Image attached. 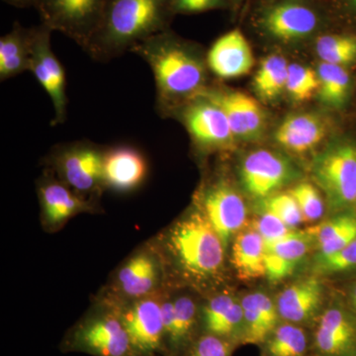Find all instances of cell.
Returning a JSON list of instances; mask_svg holds the SVG:
<instances>
[{"label": "cell", "mask_w": 356, "mask_h": 356, "mask_svg": "<svg viewBox=\"0 0 356 356\" xmlns=\"http://www.w3.org/2000/svg\"><path fill=\"white\" fill-rule=\"evenodd\" d=\"M131 51L151 67L156 83V109L161 116L177 113L207 88L206 57L165 31Z\"/></svg>", "instance_id": "1"}, {"label": "cell", "mask_w": 356, "mask_h": 356, "mask_svg": "<svg viewBox=\"0 0 356 356\" xmlns=\"http://www.w3.org/2000/svg\"><path fill=\"white\" fill-rule=\"evenodd\" d=\"M168 0H109L102 22L84 49L95 60L107 63L165 32Z\"/></svg>", "instance_id": "2"}, {"label": "cell", "mask_w": 356, "mask_h": 356, "mask_svg": "<svg viewBox=\"0 0 356 356\" xmlns=\"http://www.w3.org/2000/svg\"><path fill=\"white\" fill-rule=\"evenodd\" d=\"M165 245L175 266L194 282L215 280L224 269L226 248L197 208L170 227Z\"/></svg>", "instance_id": "3"}, {"label": "cell", "mask_w": 356, "mask_h": 356, "mask_svg": "<svg viewBox=\"0 0 356 356\" xmlns=\"http://www.w3.org/2000/svg\"><path fill=\"white\" fill-rule=\"evenodd\" d=\"M312 177L324 193L327 207L341 212L356 204V145L339 140L312 163Z\"/></svg>", "instance_id": "4"}, {"label": "cell", "mask_w": 356, "mask_h": 356, "mask_svg": "<svg viewBox=\"0 0 356 356\" xmlns=\"http://www.w3.org/2000/svg\"><path fill=\"white\" fill-rule=\"evenodd\" d=\"M62 350L92 356H139L115 308L81 320L65 336Z\"/></svg>", "instance_id": "5"}, {"label": "cell", "mask_w": 356, "mask_h": 356, "mask_svg": "<svg viewBox=\"0 0 356 356\" xmlns=\"http://www.w3.org/2000/svg\"><path fill=\"white\" fill-rule=\"evenodd\" d=\"M105 149L88 140L60 145L51 154V165L62 181L77 194L95 193L104 187Z\"/></svg>", "instance_id": "6"}, {"label": "cell", "mask_w": 356, "mask_h": 356, "mask_svg": "<svg viewBox=\"0 0 356 356\" xmlns=\"http://www.w3.org/2000/svg\"><path fill=\"white\" fill-rule=\"evenodd\" d=\"M321 24L320 13L308 0H277L262 9L257 19L266 36L282 43L310 38Z\"/></svg>", "instance_id": "7"}, {"label": "cell", "mask_w": 356, "mask_h": 356, "mask_svg": "<svg viewBox=\"0 0 356 356\" xmlns=\"http://www.w3.org/2000/svg\"><path fill=\"white\" fill-rule=\"evenodd\" d=\"M109 0H39L44 24L69 35L83 50L104 14Z\"/></svg>", "instance_id": "8"}, {"label": "cell", "mask_w": 356, "mask_h": 356, "mask_svg": "<svg viewBox=\"0 0 356 356\" xmlns=\"http://www.w3.org/2000/svg\"><path fill=\"white\" fill-rule=\"evenodd\" d=\"M51 31L46 25L30 31L31 58L29 72L34 74L50 97L55 112L51 125L56 126L67 120L69 98L64 67L51 49Z\"/></svg>", "instance_id": "9"}, {"label": "cell", "mask_w": 356, "mask_h": 356, "mask_svg": "<svg viewBox=\"0 0 356 356\" xmlns=\"http://www.w3.org/2000/svg\"><path fill=\"white\" fill-rule=\"evenodd\" d=\"M175 115L181 119L201 151H227L235 145L236 140L226 115L204 96L194 98Z\"/></svg>", "instance_id": "10"}, {"label": "cell", "mask_w": 356, "mask_h": 356, "mask_svg": "<svg viewBox=\"0 0 356 356\" xmlns=\"http://www.w3.org/2000/svg\"><path fill=\"white\" fill-rule=\"evenodd\" d=\"M161 300L152 294L116 309L139 356L165 355Z\"/></svg>", "instance_id": "11"}, {"label": "cell", "mask_w": 356, "mask_h": 356, "mask_svg": "<svg viewBox=\"0 0 356 356\" xmlns=\"http://www.w3.org/2000/svg\"><path fill=\"white\" fill-rule=\"evenodd\" d=\"M196 208L206 217L221 238L225 248L242 231L248 209L240 193L224 180L207 185L199 192Z\"/></svg>", "instance_id": "12"}, {"label": "cell", "mask_w": 356, "mask_h": 356, "mask_svg": "<svg viewBox=\"0 0 356 356\" xmlns=\"http://www.w3.org/2000/svg\"><path fill=\"white\" fill-rule=\"evenodd\" d=\"M296 177V168L285 156L266 149L248 154L240 165L243 189L259 200L277 193Z\"/></svg>", "instance_id": "13"}, {"label": "cell", "mask_w": 356, "mask_h": 356, "mask_svg": "<svg viewBox=\"0 0 356 356\" xmlns=\"http://www.w3.org/2000/svg\"><path fill=\"white\" fill-rule=\"evenodd\" d=\"M200 95L222 109L236 140H257L264 136L266 114L252 96L242 91L210 88H206Z\"/></svg>", "instance_id": "14"}, {"label": "cell", "mask_w": 356, "mask_h": 356, "mask_svg": "<svg viewBox=\"0 0 356 356\" xmlns=\"http://www.w3.org/2000/svg\"><path fill=\"white\" fill-rule=\"evenodd\" d=\"M313 346L318 356H356V316L348 304H332L318 316Z\"/></svg>", "instance_id": "15"}, {"label": "cell", "mask_w": 356, "mask_h": 356, "mask_svg": "<svg viewBox=\"0 0 356 356\" xmlns=\"http://www.w3.org/2000/svg\"><path fill=\"white\" fill-rule=\"evenodd\" d=\"M325 287L318 276L312 275L291 283L278 294L276 307L280 320L303 325L318 317Z\"/></svg>", "instance_id": "16"}, {"label": "cell", "mask_w": 356, "mask_h": 356, "mask_svg": "<svg viewBox=\"0 0 356 356\" xmlns=\"http://www.w3.org/2000/svg\"><path fill=\"white\" fill-rule=\"evenodd\" d=\"M206 63L208 70L219 79H233L252 70L254 56L245 35L234 29L214 42L206 55Z\"/></svg>", "instance_id": "17"}, {"label": "cell", "mask_w": 356, "mask_h": 356, "mask_svg": "<svg viewBox=\"0 0 356 356\" xmlns=\"http://www.w3.org/2000/svg\"><path fill=\"white\" fill-rule=\"evenodd\" d=\"M329 134V123L313 112L288 115L274 133V139L283 149L295 154L310 153L322 144Z\"/></svg>", "instance_id": "18"}, {"label": "cell", "mask_w": 356, "mask_h": 356, "mask_svg": "<svg viewBox=\"0 0 356 356\" xmlns=\"http://www.w3.org/2000/svg\"><path fill=\"white\" fill-rule=\"evenodd\" d=\"M147 175V163L139 149L117 146L105 149L103 184L114 191L128 192L138 188Z\"/></svg>", "instance_id": "19"}, {"label": "cell", "mask_w": 356, "mask_h": 356, "mask_svg": "<svg viewBox=\"0 0 356 356\" xmlns=\"http://www.w3.org/2000/svg\"><path fill=\"white\" fill-rule=\"evenodd\" d=\"M203 332L224 337L238 344L243 341V311L241 301L224 293L216 295L203 307L200 315Z\"/></svg>", "instance_id": "20"}, {"label": "cell", "mask_w": 356, "mask_h": 356, "mask_svg": "<svg viewBox=\"0 0 356 356\" xmlns=\"http://www.w3.org/2000/svg\"><path fill=\"white\" fill-rule=\"evenodd\" d=\"M161 264L156 254L140 252L119 270L117 287L126 298L137 300L154 294L161 280Z\"/></svg>", "instance_id": "21"}, {"label": "cell", "mask_w": 356, "mask_h": 356, "mask_svg": "<svg viewBox=\"0 0 356 356\" xmlns=\"http://www.w3.org/2000/svg\"><path fill=\"white\" fill-rule=\"evenodd\" d=\"M243 311V344L264 346L280 317L276 303L264 292H252L241 301Z\"/></svg>", "instance_id": "22"}, {"label": "cell", "mask_w": 356, "mask_h": 356, "mask_svg": "<svg viewBox=\"0 0 356 356\" xmlns=\"http://www.w3.org/2000/svg\"><path fill=\"white\" fill-rule=\"evenodd\" d=\"M39 197L44 221L51 226H58L90 208V204L83 196L51 175L40 184Z\"/></svg>", "instance_id": "23"}, {"label": "cell", "mask_w": 356, "mask_h": 356, "mask_svg": "<svg viewBox=\"0 0 356 356\" xmlns=\"http://www.w3.org/2000/svg\"><path fill=\"white\" fill-rule=\"evenodd\" d=\"M231 261L241 280H257L266 275L264 238L252 227L236 234Z\"/></svg>", "instance_id": "24"}, {"label": "cell", "mask_w": 356, "mask_h": 356, "mask_svg": "<svg viewBox=\"0 0 356 356\" xmlns=\"http://www.w3.org/2000/svg\"><path fill=\"white\" fill-rule=\"evenodd\" d=\"M313 238L318 255L339 252L356 238V215H337L306 229Z\"/></svg>", "instance_id": "25"}, {"label": "cell", "mask_w": 356, "mask_h": 356, "mask_svg": "<svg viewBox=\"0 0 356 356\" xmlns=\"http://www.w3.org/2000/svg\"><path fill=\"white\" fill-rule=\"evenodd\" d=\"M31 58L30 31L15 26L0 39V81H6L29 72Z\"/></svg>", "instance_id": "26"}, {"label": "cell", "mask_w": 356, "mask_h": 356, "mask_svg": "<svg viewBox=\"0 0 356 356\" xmlns=\"http://www.w3.org/2000/svg\"><path fill=\"white\" fill-rule=\"evenodd\" d=\"M317 72V95L320 102L332 109H341L346 106L351 93V77L348 69L321 62Z\"/></svg>", "instance_id": "27"}, {"label": "cell", "mask_w": 356, "mask_h": 356, "mask_svg": "<svg viewBox=\"0 0 356 356\" xmlns=\"http://www.w3.org/2000/svg\"><path fill=\"white\" fill-rule=\"evenodd\" d=\"M289 65L286 58L276 54L262 60L254 77V91L261 100L274 102L286 91Z\"/></svg>", "instance_id": "28"}, {"label": "cell", "mask_w": 356, "mask_h": 356, "mask_svg": "<svg viewBox=\"0 0 356 356\" xmlns=\"http://www.w3.org/2000/svg\"><path fill=\"white\" fill-rule=\"evenodd\" d=\"M264 346L266 356H305L309 337L303 325L280 322Z\"/></svg>", "instance_id": "29"}, {"label": "cell", "mask_w": 356, "mask_h": 356, "mask_svg": "<svg viewBox=\"0 0 356 356\" xmlns=\"http://www.w3.org/2000/svg\"><path fill=\"white\" fill-rule=\"evenodd\" d=\"M316 53L327 64L348 67L356 64V33H327L316 40Z\"/></svg>", "instance_id": "30"}, {"label": "cell", "mask_w": 356, "mask_h": 356, "mask_svg": "<svg viewBox=\"0 0 356 356\" xmlns=\"http://www.w3.org/2000/svg\"><path fill=\"white\" fill-rule=\"evenodd\" d=\"M313 247L315 243L308 232L292 229L280 240L264 243V252L275 255L295 271Z\"/></svg>", "instance_id": "31"}, {"label": "cell", "mask_w": 356, "mask_h": 356, "mask_svg": "<svg viewBox=\"0 0 356 356\" xmlns=\"http://www.w3.org/2000/svg\"><path fill=\"white\" fill-rule=\"evenodd\" d=\"M318 76L317 70L299 64H291L288 67L286 91L296 102H306L317 95Z\"/></svg>", "instance_id": "32"}, {"label": "cell", "mask_w": 356, "mask_h": 356, "mask_svg": "<svg viewBox=\"0 0 356 356\" xmlns=\"http://www.w3.org/2000/svg\"><path fill=\"white\" fill-rule=\"evenodd\" d=\"M356 268V238L339 252L329 255H316L312 262L313 275L327 276Z\"/></svg>", "instance_id": "33"}, {"label": "cell", "mask_w": 356, "mask_h": 356, "mask_svg": "<svg viewBox=\"0 0 356 356\" xmlns=\"http://www.w3.org/2000/svg\"><path fill=\"white\" fill-rule=\"evenodd\" d=\"M259 210L266 211L280 218L290 229H294L304 222L298 204L289 192H277L259 200Z\"/></svg>", "instance_id": "34"}, {"label": "cell", "mask_w": 356, "mask_h": 356, "mask_svg": "<svg viewBox=\"0 0 356 356\" xmlns=\"http://www.w3.org/2000/svg\"><path fill=\"white\" fill-rule=\"evenodd\" d=\"M288 192L298 204L304 222H314L323 217L325 200L317 186L310 182H300Z\"/></svg>", "instance_id": "35"}, {"label": "cell", "mask_w": 356, "mask_h": 356, "mask_svg": "<svg viewBox=\"0 0 356 356\" xmlns=\"http://www.w3.org/2000/svg\"><path fill=\"white\" fill-rule=\"evenodd\" d=\"M238 344L224 337L202 332L184 356H232Z\"/></svg>", "instance_id": "36"}, {"label": "cell", "mask_w": 356, "mask_h": 356, "mask_svg": "<svg viewBox=\"0 0 356 356\" xmlns=\"http://www.w3.org/2000/svg\"><path fill=\"white\" fill-rule=\"evenodd\" d=\"M250 226L261 236L264 243L276 242L292 231L280 218L262 210H259Z\"/></svg>", "instance_id": "37"}, {"label": "cell", "mask_w": 356, "mask_h": 356, "mask_svg": "<svg viewBox=\"0 0 356 356\" xmlns=\"http://www.w3.org/2000/svg\"><path fill=\"white\" fill-rule=\"evenodd\" d=\"M222 1V0H172V7L178 13H196L215 8Z\"/></svg>", "instance_id": "38"}, {"label": "cell", "mask_w": 356, "mask_h": 356, "mask_svg": "<svg viewBox=\"0 0 356 356\" xmlns=\"http://www.w3.org/2000/svg\"><path fill=\"white\" fill-rule=\"evenodd\" d=\"M346 304L356 316V280L350 283L346 291Z\"/></svg>", "instance_id": "39"}, {"label": "cell", "mask_w": 356, "mask_h": 356, "mask_svg": "<svg viewBox=\"0 0 356 356\" xmlns=\"http://www.w3.org/2000/svg\"><path fill=\"white\" fill-rule=\"evenodd\" d=\"M344 6L356 18V0H343Z\"/></svg>", "instance_id": "40"}, {"label": "cell", "mask_w": 356, "mask_h": 356, "mask_svg": "<svg viewBox=\"0 0 356 356\" xmlns=\"http://www.w3.org/2000/svg\"><path fill=\"white\" fill-rule=\"evenodd\" d=\"M14 3H24V2L30 1V0H10Z\"/></svg>", "instance_id": "41"}, {"label": "cell", "mask_w": 356, "mask_h": 356, "mask_svg": "<svg viewBox=\"0 0 356 356\" xmlns=\"http://www.w3.org/2000/svg\"><path fill=\"white\" fill-rule=\"evenodd\" d=\"M355 206H356V204H355Z\"/></svg>", "instance_id": "42"}]
</instances>
